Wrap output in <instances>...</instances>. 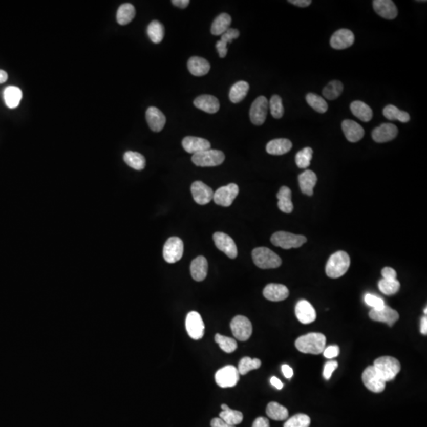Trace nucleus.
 Masks as SVG:
<instances>
[{
	"mask_svg": "<svg viewBox=\"0 0 427 427\" xmlns=\"http://www.w3.org/2000/svg\"><path fill=\"white\" fill-rule=\"evenodd\" d=\"M397 135V127L393 123H382L381 125L373 129L372 132V138L373 140L379 143L393 140Z\"/></svg>",
	"mask_w": 427,
	"mask_h": 427,
	"instance_id": "18",
	"label": "nucleus"
},
{
	"mask_svg": "<svg viewBox=\"0 0 427 427\" xmlns=\"http://www.w3.org/2000/svg\"><path fill=\"white\" fill-rule=\"evenodd\" d=\"M221 408H222V411H226L228 410V409H229V407H228V405L222 404V406H221Z\"/></svg>",
	"mask_w": 427,
	"mask_h": 427,
	"instance_id": "63",
	"label": "nucleus"
},
{
	"mask_svg": "<svg viewBox=\"0 0 427 427\" xmlns=\"http://www.w3.org/2000/svg\"><path fill=\"white\" fill-rule=\"evenodd\" d=\"M365 302L369 306L373 308V309H375V310H379V309H382L386 306L383 299L377 297V296L373 295L371 293H367V295L365 296Z\"/></svg>",
	"mask_w": 427,
	"mask_h": 427,
	"instance_id": "49",
	"label": "nucleus"
},
{
	"mask_svg": "<svg viewBox=\"0 0 427 427\" xmlns=\"http://www.w3.org/2000/svg\"><path fill=\"white\" fill-rule=\"evenodd\" d=\"M342 129L346 139L351 142H358L362 139L365 135L363 127L354 120H344L342 123Z\"/></svg>",
	"mask_w": 427,
	"mask_h": 427,
	"instance_id": "24",
	"label": "nucleus"
},
{
	"mask_svg": "<svg viewBox=\"0 0 427 427\" xmlns=\"http://www.w3.org/2000/svg\"><path fill=\"white\" fill-rule=\"evenodd\" d=\"M146 33L151 41L159 44L162 41L165 36V28L162 23L155 20L148 25Z\"/></svg>",
	"mask_w": 427,
	"mask_h": 427,
	"instance_id": "38",
	"label": "nucleus"
},
{
	"mask_svg": "<svg viewBox=\"0 0 427 427\" xmlns=\"http://www.w3.org/2000/svg\"><path fill=\"white\" fill-rule=\"evenodd\" d=\"M123 160L131 168L136 170H142L146 166V159L144 156L134 151H127L123 155Z\"/></svg>",
	"mask_w": 427,
	"mask_h": 427,
	"instance_id": "36",
	"label": "nucleus"
},
{
	"mask_svg": "<svg viewBox=\"0 0 427 427\" xmlns=\"http://www.w3.org/2000/svg\"><path fill=\"white\" fill-rule=\"evenodd\" d=\"M252 255L254 264L261 269L277 268L282 264L281 258L266 247L255 248Z\"/></svg>",
	"mask_w": 427,
	"mask_h": 427,
	"instance_id": "3",
	"label": "nucleus"
},
{
	"mask_svg": "<svg viewBox=\"0 0 427 427\" xmlns=\"http://www.w3.org/2000/svg\"><path fill=\"white\" fill-rule=\"evenodd\" d=\"M191 191L195 201L200 205H206L213 200V190L202 181H195L191 184Z\"/></svg>",
	"mask_w": 427,
	"mask_h": 427,
	"instance_id": "15",
	"label": "nucleus"
},
{
	"mask_svg": "<svg viewBox=\"0 0 427 427\" xmlns=\"http://www.w3.org/2000/svg\"><path fill=\"white\" fill-rule=\"evenodd\" d=\"M224 160V153L219 150H207L200 153L195 154L191 157L193 163L200 167L217 166L222 164Z\"/></svg>",
	"mask_w": 427,
	"mask_h": 427,
	"instance_id": "6",
	"label": "nucleus"
},
{
	"mask_svg": "<svg viewBox=\"0 0 427 427\" xmlns=\"http://www.w3.org/2000/svg\"><path fill=\"white\" fill-rule=\"evenodd\" d=\"M292 142L287 139H275L270 141L266 146V151L271 155H283L291 150Z\"/></svg>",
	"mask_w": 427,
	"mask_h": 427,
	"instance_id": "29",
	"label": "nucleus"
},
{
	"mask_svg": "<svg viewBox=\"0 0 427 427\" xmlns=\"http://www.w3.org/2000/svg\"><path fill=\"white\" fill-rule=\"evenodd\" d=\"M291 190L287 187L283 186L277 193L278 198V207L283 213L290 214L293 211V205L291 200Z\"/></svg>",
	"mask_w": 427,
	"mask_h": 427,
	"instance_id": "31",
	"label": "nucleus"
},
{
	"mask_svg": "<svg viewBox=\"0 0 427 427\" xmlns=\"http://www.w3.org/2000/svg\"><path fill=\"white\" fill-rule=\"evenodd\" d=\"M239 36V30H237V29L229 28L223 34L221 35L220 40L227 45L228 43H231L232 40L238 38Z\"/></svg>",
	"mask_w": 427,
	"mask_h": 427,
	"instance_id": "50",
	"label": "nucleus"
},
{
	"mask_svg": "<svg viewBox=\"0 0 427 427\" xmlns=\"http://www.w3.org/2000/svg\"><path fill=\"white\" fill-rule=\"evenodd\" d=\"M249 91V84L245 81H239L232 86L229 91V97L231 102L238 104L243 101Z\"/></svg>",
	"mask_w": 427,
	"mask_h": 427,
	"instance_id": "33",
	"label": "nucleus"
},
{
	"mask_svg": "<svg viewBox=\"0 0 427 427\" xmlns=\"http://www.w3.org/2000/svg\"><path fill=\"white\" fill-rule=\"evenodd\" d=\"M216 49H217L218 52H219V57H226L228 52L227 45L225 44L224 42L219 40V41L216 43Z\"/></svg>",
	"mask_w": 427,
	"mask_h": 427,
	"instance_id": "54",
	"label": "nucleus"
},
{
	"mask_svg": "<svg viewBox=\"0 0 427 427\" xmlns=\"http://www.w3.org/2000/svg\"><path fill=\"white\" fill-rule=\"evenodd\" d=\"M263 293L264 297L268 300L271 302H281L288 297L289 290L284 285L271 283L266 286Z\"/></svg>",
	"mask_w": 427,
	"mask_h": 427,
	"instance_id": "23",
	"label": "nucleus"
},
{
	"mask_svg": "<svg viewBox=\"0 0 427 427\" xmlns=\"http://www.w3.org/2000/svg\"><path fill=\"white\" fill-rule=\"evenodd\" d=\"M362 381L365 386L373 393H382L386 389V382L380 377L375 368L368 367L362 373Z\"/></svg>",
	"mask_w": 427,
	"mask_h": 427,
	"instance_id": "13",
	"label": "nucleus"
},
{
	"mask_svg": "<svg viewBox=\"0 0 427 427\" xmlns=\"http://www.w3.org/2000/svg\"><path fill=\"white\" fill-rule=\"evenodd\" d=\"M351 260L349 255L344 251H338L332 254L327 262V275L329 278L338 279L347 273L350 268Z\"/></svg>",
	"mask_w": 427,
	"mask_h": 427,
	"instance_id": "2",
	"label": "nucleus"
},
{
	"mask_svg": "<svg viewBox=\"0 0 427 427\" xmlns=\"http://www.w3.org/2000/svg\"><path fill=\"white\" fill-rule=\"evenodd\" d=\"M194 105L199 110L210 114L217 113L220 108L217 97L209 94H203L197 97L195 99Z\"/></svg>",
	"mask_w": 427,
	"mask_h": 427,
	"instance_id": "25",
	"label": "nucleus"
},
{
	"mask_svg": "<svg viewBox=\"0 0 427 427\" xmlns=\"http://www.w3.org/2000/svg\"><path fill=\"white\" fill-rule=\"evenodd\" d=\"M188 69L195 76H203L207 75L210 69L208 61L200 56H193L188 61Z\"/></svg>",
	"mask_w": 427,
	"mask_h": 427,
	"instance_id": "27",
	"label": "nucleus"
},
{
	"mask_svg": "<svg viewBox=\"0 0 427 427\" xmlns=\"http://www.w3.org/2000/svg\"><path fill=\"white\" fill-rule=\"evenodd\" d=\"M421 333L422 335H426L427 334V318L426 316H423L421 319Z\"/></svg>",
	"mask_w": 427,
	"mask_h": 427,
	"instance_id": "61",
	"label": "nucleus"
},
{
	"mask_svg": "<svg viewBox=\"0 0 427 427\" xmlns=\"http://www.w3.org/2000/svg\"><path fill=\"white\" fill-rule=\"evenodd\" d=\"M4 98L8 108L15 109L19 105L23 98V92L18 87L10 86L4 90Z\"/></svg>",
	"mask_w": 427,
	"mask_h": 427,
	"instance_id": "32",
	"label": "nucleus"
},
{
	"mask_svg": "<svg viewBox=\"0 0 427 427\" xmlns=\"http://www.w3.org/2000/svg\"><path fill=\"white\" fill-rule=\"evenodd\" d=\"M146 119L150 129L155 132H159L165 127L166 118L161 110L151 106L146 112Z\"/></svg>",
	"mask_w": 427,
	"mask_h": 427,
	"instance_id": "20",
	"label": "nucleus"
},
{
	"mask_svg": "<svg viewBox=\"0 0 427 427\" xmlns=\"http://www.w3.org/2000/svg\"><path fill=\"white\" fill-rule=\"evenodd\" d=\"M350 108L354 117L359 119L361 121L369 122L373 118V111L371 108L362 101H353Z\"/></svg>",
	"mask_w": 427,
	"mask_h": 427,
	"instance_id": "30",
	"label": "nucleus"
},
{
	"mask_svg": "<svg viewBox=\"0 0 427 427\" xmlns=\"http://www.w3.org/2000/svg\"><path fill=\"white\" fill-rule=\"evenodd\" d=\"M288 2L300 7H307L312 4L311 0H290Z\"/></svg>",
	"mask_w": 427,
	"mask_h": 427,
	"instance_id": "57",
	"label": "nucleus"
},
{
	"mask_svg": "<svg viewBox=\"0 0 427 427\" xmlns=\"http://www.w3.org/2000/svg\"><path fill=\"white\" fill-rule=\"evenodd\" d=\"M210 425H211V427H235L233 425H230L226 423L220 418H215V419H212L211 422H210Z\"/></svg>",
	"mask_w": 427,
	"mask_h": 427,
	"instance_id": "56",
	"label": "nucleus"
},
{
	"mask_svg": "<svg viewBox=\"0 0 427 427\" xmlns=\"http://www.w3.org/2000/svg\"><path fill=\"white\" fill-rule=\"evenodd\" d=\"M313 149L306 147L297 152L295 157L296 165L300 168H306L310 165L313 158Z\"/></svg>",
	"mask_w": 427,
	"mask_h": 427,
	"instance_id": "45",
	"label": "nucleus"
},
{
	"mask_svg": "<svg viewBox=\"0 0 427 427\" xmlns=\"http://www.w3.org/2000/svg\"><path fill=\"white\" fill-rule=\"evenodd\" d=\"M269 109L272 117L275 119H280L284 114L283 101L279 95H273L269 101Z\"/></svg>",
	"mask_w": 427,
	"mask_h": 427,
	"instance_id": "48",
	"label": "nucleus"
},
{
	"mask_svg": "<svg viewBox=\"0 0 427 427\" xmlns=\"http://www.w3.org/2000/svg\"><path fill=\"white\" fill-rule=\"evenodd\" d=\"M213 240L219 250L224 252L230 259H235L238 255V248L233 238L226 233L216 232L213 235Z\"/></svg>",
	"mask_w": 427,
	"mask_h": 427,
	"instance_id": "14",
	"label": "nucleus"
},
{
	"mask_svg": "<svg viewBox=\"0 0 427 427\" xmlns=\"http://www.w3.org/2000/svg\"><path fill=\"white\" fill-rule=\"evenodd\" d=\"M252 427H270L269 421L264 417H259L254 421Z\"/></svg>",
	"mask_w": 427,
	"mask_h": 427,
	"instance_id": "55",
	"label": "nucleus"
},
{
	"mask_svg": "<svg viewBox=\"0 0 427 427\" xmlns=\"http://www.w3.org/2000/svg\"><path fill=\"white\" fill-rule=\"evenodd\" d=\"M354 42V33L348 29L337 30L333 33L330 40L331 46L337 50L348 49L352 46Z\"/></svg>",
	"mask_w": 427,
	"mask_h": 427,
	"instance_id": "16",
	"label": "nucleus"
},
{
	"mask_svg": "<svg viewBox=\"0 0 427 427\" xmlns=\"http://www.w3.org/2000/svg\"><path fill=\"white\" fill-rule=\"evenodd\" d=\"M266 412L268 416L273 420L283 421L287 419L289 416V412L287 408L276 402H271L268 403Z\"/></svg>",
	"mask_w": 427,
	"mask_h": 427,
	"instance_id": "37",
	"label": "nucleus"
},
{
	"mask_svg": "<svg viewBox=\"0 0 427 427\" xmlns=\"http://www.w3.org/2000/svg\"><path fill=\"white\" fill-rule=\"evenodd\" d=\"M380 291L386 295H393L399 291L400 283L397 280H386L382 279L378 283Z\"/></svg>",
	"mask_w": 427,
	"mask_h": 427,
	"instance_id": "46",
	"label": "nucleus"
},
{
	"mask_svg": "<svg viewBox=\"0 0 427 427\" xmlns=\"http://www.w3.org/2000/svg\"><path fill=\"white\" fill-rule=\"evenodd\" d=\"M383 115L389 120H399L401 123H407L410 120V115L407 112L399 110L397 107L393 104L385 107L383 110Z\"/></svg>",
	"mask_w": 427,
	"mask_h": 427,
	"instance_id": "39",
	"label": "nucleus"
},
{
	"mask_svg": "<svg viewBox=\"0 0 427 427\" xmlns=\"http://www.w3.org/2000/svg\"><path fill=\"white\" fill-rule=\"evenodd\" d=\"M182 146L188 153L195 155L210 149V143L208 140L203 138L187 136L183 139Z\"/></svg>",
	"mask_w": 427,
	"mask_h": 427,
	"instance_id": "22",
	"label": "nucleus"
},
{
	"mask_svg": "<svg viewBox=\"0 0 427 427\" xmlns=\"http://www.w3.org/2000/svg\"><path fill=\"white\" fill-rule=\"evenodd\" d=\"M136 16V8L131 4H123L120 6L117 13V23L121 26L130 23Z\"/></svg>",
	"mask_w": 427,
	"mask_h": 427,
	"instance_id": "35",
	"label": "nucleus"
},
{
	"mask_svg": "<svg viewBox=\"0 0 427 427\" xmlns=\"http://www.w3.org/2000/svg\"><path fill=\"white\" fill-rule=\"evenodd\" d=\"M326 345V337L322 333H309L296 339L295 347L304 354H319Z\"/></svg>",
	"mask_w": 427,
	"mask_h": 427,
	"instance_id": "1",
	"label": "nucleus"
},
{
	"mask_svg": "<svg viewBox=\"0 0 427 427\" xmlns=\"http://www.w3.org/2000/svg\"><path fill=\"white\" fill-rule=\"evenodd\" d=\"M219 418L229 425L234 426L243 421V414L239 411L232 410L229 408L228 410L220 412Z\"/></svg>",
	"mask_w": 427,
	"mask_h": 427,
	"instance_id": "43",
	"label": "nucleus"
},
{
	"mask_svg": "<svg viewBox=\"0 0 427 427\" xmlns=\"http://www.w3.org/2000/svg\"><path fill=\"white\" fill-rule=\"evenodd\" d=\"M324 356L328 359L336 358L339 354V348L338 346H330L325 348L323 351Z\"/></svg>",
	"mask_w": 427,
	"mask_h": 427,
	"instance_id": "52",
	"label": "nucleus"
},
{
	"mask_svg": "<svg viewBox=\"0 0 427 427\" xmlns=\"http://www.w3.org/2000/svg\"><path fill=\"white\" fill-rule=\"evenodd\" d=\"M271 384L274 387L276 388L277 389L279 390H281L283 388V382L280 380V379L277 378L276 377H272L271 378Z\"/></svg>",
	"mask_w": 427,
	"mask_h": 427,
	"instance_id": "60",
	"label": "nucleus"
},
{
	"mask_svg": "<svg viewBox=\"0 0 427 427\" xmlns=\"http://www.w3.org/2000/svg\"><path fill=\"white\" fill-rule=\"evenodd\" d=\"M296 317L304 325L313 323L316 318V310L308 301L301 300L295 306Z\"/></svg>",
	"mask_w": 427,
	"mask_h": 427,
	"instance_id": "19",
	"label": "nucleus"
},
{
	"mask_svg": "<svg viewBox=\"0 0 427 427\" xmlns=\"http://www.w3.org/2000/svg\"><path fill=\"white\" fill-rule=\"evenodd\" d=\"M173 4L176 7H179L181 9H184L189 5V0H173L171 1Z\"/></svg>",
	"mask_w": 427,
	"mask_h": 427,
	"instance_id": "59",
	"label": "nucleus"
},
{
	"mask_svg": "<svg viewBox=\"0 0 427 427\" xmlns=\"http://www.w3.org/2000/svg\"><path fill=\"white\" fill-rule=\"evenodd\" d=\"M239 193V187L236 184L231 183L228 185L222 186L214 193L213 200L218 205L229 207Z\"/></svg>",
	"mask_w": 427,
	"mask_h": 427,
	"instance_id": "11",
	"label": "nucleus"
},
{
	"mask_svg": "<svg viewBox=\"0 0 427 427\" xmlns=\"http://www.w3.org/2000/svg\"><path fill=\"white\" fill-rule=\"evenodd\" d=\"M231 23H232V18H231L230 15L226 14V13H222V14L217 16L216 19L214 20L211 25V28H210V32L215 36H220L229 28Z\"/></svg>",
	"mask_w": 427,
	"mask_h": 427,
	"instance_id": "34",
	"label": "nucleus"
},
{
	"mask_svg": "<svg viewBox=\"0 0 427 427\" xmlns=\"http://www.w3.org/2000/svg\"><path fill=\"white\" fill-rule=\"evenodd\" d=\"M369 315L374 322L387 324L389 327L393 326L399 318V313L395 309L387 306H385L379 310L372 309Z\"/></svg>",
	"mask_w": 427,
	"mask_h": 427,
	"instance_id": "17",
	"label": "nucleus"
},
{
	"mask_svg": "<svg viewBox=\"0 0 427 427\" xmlns=\"http://www.w3.org/2000/svg\"><path fill=\"white\" fill-rule=\"evenodd\" d=\"M190 271L195 281L201 282L205 280L208 271V263L205 257L200 255L193 260L190 266Z\"/></svg>",
	"mask_w": 427,
	"mask_h": 427,
	"instance_id": "26",
	"label": "nucleus"
},
{
	"mask_svg": "<svg viewBox=\"0 0 427 427\" xmlns=\"http://www.w3.org/2000/svg\"><path fill=\"white\" fill-rule=\"evenodd\" d=\"M311 419L307 415L297 414L285 422L283 427H309Z\"/></svg>",
	"mask_w": 427,
	"mask_h": 427,
	"instance_id": "47",
	"label": "nucleus"
},
{
	"mask_svg": "<svg viewBox=\"0 0 427 427\" xmlns=\"http://www.w3.org/2000/svg\"><path fill=\"white\" fill-rule=\"evenodd\" d=\"M184 243L181 238L172 237L168 238L163 248V257L168 264H174L182 258Z\"/></svg>",
	"mask_w": 427,
	"mask_h": 427,
	"instance_id": "7",
	"label": "nucleus"
},
{
	"mask_svg": "<svg viewBox=\"0 0 427 427\" xmlns=\"http://www.w3.org/2000/svg\"><path fill=\"white\" fill-rule=\"evenodd\" d=\"M343 91H344V85L342 82L338 80H333L325 87L323 90V95L327 99L332 101L338 98L342 94Z\"/></svg>",
	"mask_w": 427,
	"mask_h": 427,
	"instance_id": "40",
	"label": "nucleus"
},
{
	"mask_svg": "<svg viewBox=\"0 0 427 427\" xmlns=\"http://www.w3.org/2000/svg\"><path fill=\"white\" fill-rule=\"evenodd\" d=\"M298 182L302 193L311 197L313 195V188L317 182V177L314 172L307 169L299 175Z\"/></svg>",
	"mask_w": 427,
	"mask_h": 427,
	"instance_id": "28",
	"label": "nucleus"
},
{
	"mask_svg": "<svg viewBox=\"0 0 427 427\" xmlns=\"http://www.w3.org/2000/svg\"><path fill=\"white\" fill-rule=\"evenodd\" d=\"M240 380L238 368L233 366H226L216 373V381L219 387L232 388L236 386Z\"/></svg>",
	"mask_w": 427,
	"mask_h": 427,
	"instance_id": "9",
	"label": "nucleus"
},
{
	"mask_svg": "<svg viewBox=\"0 0 427 427\" xmlns=\"http://www.w3.org/2000/svg\"><path fill=\"white\" fill-rule=\"evenodd\" d=\"M7 78H8V75L7 72L4 70H0V84L7 82Z\"/></svg>",
	"mask_w": 427,
	"mask_h": 427,
	"instance_id": "62",
	"label": "nucleus"
},
{
	"mask_svg": "<svg viewBox=\"0 0 427 427\" xmlns=\"http://www.w3.org/2000/svg\"><path fill=\"white\" fill-rule=\"evenodd\" d=\"M373 7L375 12L386 19L393 20L397 16V7L391 0H374Z\"/></svg>",
	"mask_w": 427,
	"mask_h": 427,
	"instance_id": "21",
	"label": "nucleus"
},
{
	"mask_svg": "<svg viewBox=\"0 0 427 427\" xmlns=\"http://www.w3.org/2000/svg\"><path fill=\"white\" fill-rule=\"evenodd\" d=\"M381 275L384 280H396L397 274H396V271H395L393 268L386 267V268H384L382 269Z\"/></svg>",
	"mask_w": 427,
	"mask_h": 427,
	"instance_id": "53",
	"label": "nucleus"
},
{
	"mask_svg": "<svg viewBox=\"0 0 427 427\" xmlns=\"http://www.w3.org/2000/svg\"><path fill=\"white\" fill-rule=\"evenodd\" d=\"M230 328L232 333L238 340H248L252 335V323L245 316L241 315L235 316L231 322Z\"/></svg>",
	"mask_w": 427,
	"mask_h": 427,
	"instance_id": "8",
	"label": "nucleus"
},
{
	"mask_svg": "<svg viewBox=\"0 0 427 427\" xmlns=\"http://www.w3.org/2000/svg\"><path fill=\"white\" fill-rule=\"evenodd\" d=\"M261 366V361L258 358H251L245 357L238 363V370L240 375H245L251 370H257Z\"/></svg>",
	"mask_w": 427,
	"mask_h": 427,
	"instance_id": "41",
	"label": "nucleus"
},
{
	"mask_svg": "<svg viewBox=\"0 0 427 427\" xmlns=\"http://www.w3.org/2000/svg\"><path fill=\"white\" fill-rule=\"evenodd\" d=\"M215 339H216V342L219 344V348L224 352L228 353V354L233 353L238 348V344L233 338L223 336L220 334H216Z\"/></svg>",
	"mask_w": 427,
	"mask_h": 427,
	"instance_id": "44",
	"label": "nucleus"
},
{
	"mask_svg": "<svg viewBox=\"0 0 427 427\" xmlns=\"http://www.w3.org/2000/svg\"><path fill=\"white\" fill-rule=\"evenodd\" d=\"M271 242L274 246L280 247L284 249H290L302 246L307 242V239L302 235H296L285 231H279L271 236Z\"/></svg>",
	"mask_w": 427,
	"mask_h": 427,
	"instance_id": "5",
	"label": "nucleus"
},
{
	"mask_svg": "<svg viewBox=\"0 0 427 427\" xmlns=\"http://www.w3.org/2000/svg\"><path fill=\"white\" fill-rule=\"evenodd\" d=\"M282 371H283V375L287 379H290L293 375V369L289 367L288 365H283L282 367Z\"/></svg>",
	"mask_w": 427,
	"mask_h": 427,
	"instance_id": "58",
	"label": "nucleus"
},
{
	"mask_svg": "<svg viewBox=\"0 0 427 427\" xmlns=\"http://www.w3.org/2000/svg\"><path fill=\"white\" fill-rule=\"evenodd\" d=\"M306 101L310 107L315 111L319 113H325L328 110V104L321 96L313 93H309L306 95Z\"/></svg>",
	"mask_w": 427,
	"mask_h": 427,
	"instance_id": "42",
	"label": "nucleus"
},
{
	"mask_svg": "<svg viewBox=\"0 0 427 427\" xmlns=\"http://www.w3.org/2000/svg\"><path fill=\"white\" fill-rule=\"evenodd\" d=\"M185 326L186 330L191 339L199 340L203 338L205 326L200 313L195 311L190 312L186 317Z\"/></svg>",
	"mask_w": 427,
	"mask_h": 427,
	"instance_id": "12",
	"label": "nucleus"
},
{
	"mask_svg": "<svg viewBox=\"0 0 427 427\" xmlns=\"http://www.w3.org/2000/svg\"><path fill=\"white\" fill-rule=\"evenodd\" d=\"M269 109V101L264 96L257 97L251 105L249 111L250 120L255 125H262L265 122Z\"/></svg>",
	"mask_w": 427,
	"mask_h": 427,
	"instance_id": "10",
	"label": "nucleus"
},
{
	"mask_svg": "<svg viewBox=\"0 0 427 427\" xmlns=\"http://www.w3.org/2000/svg\"><path fill=\"white\" fill-rule=\"evenodd\" d=\"M373 367L384 379L385 381L394 380L398 373L400 371V363L396 358L390 356L380 357L374 361Z\"/></svg>",
	"mask_w": 427,
	"mask_h": 427,
	"instance_id": "4",
	"label": "nucleus"
},
{
	"mask_svg": "<svg viewBox=\"0 0 427 427\" xmlns=\"http://www.w3.org/2000/svg\"><path fill=\"white\" fill-rule=\"evenodd\" d=\"M338 368V362L336 361H329L325 364L324 369L323 376L326 380H329L332 377V373Z\"/></svg>",
	"mask_w": 427,
	"mask_h": 427,
	"instance_id": "51",
	"label": "nucleus"
},
{
	"mask_svg": "<svg viewBox=\"0 0 427 427\" xmlns=\"http://www.w3.org/2000/svg\"><path fill=\"white\" fill-rule=\"evenodd\" d=\"M426 309H427L426 308H425V314H426Z\"/></svg>",
	"mask_w": 427,
	"mask_h": 427,
	"instance_id": "64",
	"label": "nucleus"
}]
</instances>
